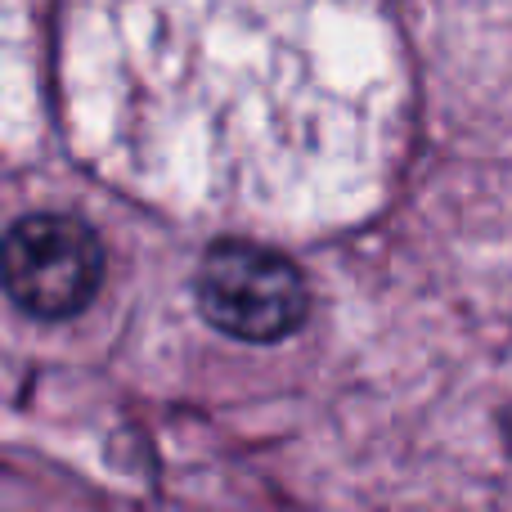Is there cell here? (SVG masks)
<instances>
[{
    "label": "cell",
    "instance_id": "6da1fadb",
    "mask_svg": "<svg viewBox=\"0 0 512 512\" xmlns=\"http://www.w3.org/2000/svg\"><path fill=\"white\" fill-rule=\"evenodd\" d=\"M68 99L135 194L252 221L364 207L400 135L373 0H99L72 32Z\"/></svg>",
    "mask_w": 512,
    "mask_h": 512
},
{
    "label": "cell",
    "instance_id": "7a4b0ae2",
    "mask_svg": "<svg viewBox=\"0 0 512 512\" xmlns=\"http://www.w3.org/2000/svg\"><path fill=\"white\" fill-rule=\"evenodd\" d=\"M198 310L239 342H279L306 319V283L297 265L256 243H216L198 265Z\"/></svg>",
    "mask_w": 512,
    "mask_h": 512
},
{
    "label": "cell",
    "instance_id": "3957f363",
    "mask_svg": "<svg viewBox=\"0 0 512 512\" xmlns=\"http://www.w3.org/2000/svg\"><path fill=\"white\" fill-rule=\"evenodd\" d=\"M104 248L77 216L36 212L5 234V288L36 319H68L99 292Z\"/></svg>",
    "mask_w": 512,
    "mask_h": 512
}]
</instances>
